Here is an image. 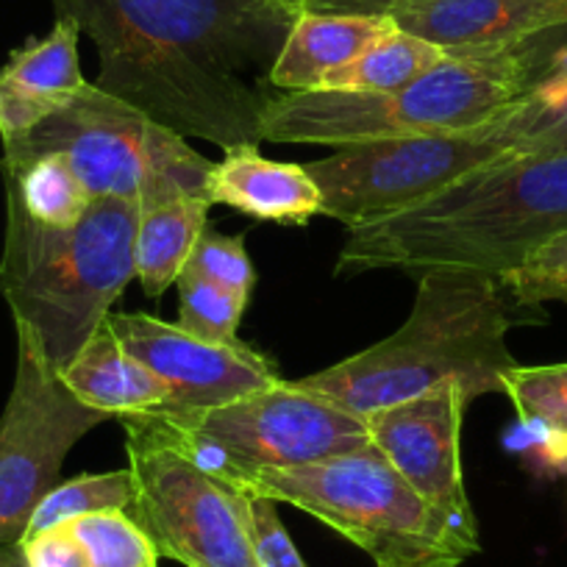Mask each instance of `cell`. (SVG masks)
<instances>
[{
	"label": "cell",
	"mask_w": 567,
	"mask_h": 567,
	"mask_svg": "<svg viewBox=\"0 0 567 567\" xmlns=\"http://www.w3.org/2000/svg\"><path fill=\"white\" fill-rule=\"evenodd\" d=\"M184 270L198 272V276L209 278L212 284H220L226 290L245 298H250L256 287L254 261L245 250L243 237H226V234H217L212 228H204Z\"/></svg>",
	"instance_id": "4316f807"
},
{
	"label": "cell",
	"mask_w": 567,
	"mask_h": 567,
	"mask_svg": "<svg viewBox=\"0 0 567 567\" xmlns=\"http://www.w3.org/2000/svg\"><path fill=\"white\" fill-rule=\"evenodd\" d=\"M59 375L81 403L112 420L125 414L159 412L167 406V386L140 359L131 357L109 334L106 326L84 342V348Z\"/></svg>",
	"instance_id": "ac0fdd59"
},
{
	"label": "cell",
	"mask_w": 567,
	"mask_h": 567,
	"mask_svg": "<svg viewBox=\"0 0 567 567\" xmlns=\"http://www.w3.org/2000/svg\"><path fill=\"white\" fill-rule=\"evenodd\" d=\"M209 200L278 226H307L320 215V189L303 165L265 159L254 145L226 151L223 162H215Z\"/></svg>",
	"instance_id": "2e32d148"
},
{
	"label": "cell",
	"mask_w": 567,
	"mask_h": 567,
	"mask_svg": "<svg viewBox=\"0 0 567 567\" xmlns=\"http://www.w3.org/2000/svg\"><path fill=\"white\" fill-rule=\"evenodd\" d=\"M567 231V154L509 156L423 204L348 228L337 276L467 267L501 276Z\"/></svg>",
	"instance_id": "7a4b0ae2"
},
{
	"label": "cell",
	"mask_w": 567,
	"mask_h": 567,
	"mask_svg": "<svg viewBox=\"0 0 567 567\" xmlns=\"http://www.w3.org/2000/svg\"><path fill=\"white\" fill-rule=\"evenodd\" d=\"M545 3H550V7L561 9V12H565V14H567V0H545Z\"/></svg>",
	"instance_id": "4dcf8cb0"
},
{
	"label": "cell",
	"mask_w": 567,
	"mask_h": 567,
	"mask_svg": "<svg viewBox=\"0 0 567 567\" xmlns=\"http://www.w3.org/2000/svg\"><path fill=\"white\" fill-rule=\"evenodd\" d=\"M45 154L64 156L92 198L134 200L142 209L182 195L209 200L215 162L198 154L187 136L90 81L62 112L3 145V165Z\"/></svg>",
	"instance_id": "8992f818"
},
{
	"label": "cell",
	"mask_w": 567,
	"mask_h": 567,
	"mask_svg": "<svg viewBox=\"0 0 567 567\" xmlns=\"http://www.w3.org/2000/svg\"><path fill=\"white\" fill-rule=\"evenodd\" d=\"M134 501L128 515L159 556L184 567H259L250 543V495L206 471L159 412L125 414Z\"/></svg>",
	"instance_id": "ba28073f"
},
{
	"label": "cell",
	"mask_w": 567,
	"mask_h": 567,
	"mask_svg": "<svg viewBox=\"0 0 567 567\" xmlns=\"http://www.w3.org/2000/svg\"><path fill=\"white\" fill-rule=\"evenodd\" d=\"M0 567H9V565H7V561H0Z\"/></svg>",
	"instance_id": "d6a6232c"
},
{
	"label": "cell",
	"mask_w": 567,
	"mask_h": 567,
	"mask_svg": "<svg viewBox=\"0 0 567 567\" xmlns=\"http://www.w3.org/2000/svg\"><path fill=\"white\" fill-rule=\"evenodd\" d=\"M250 543L259 567H309L284 528L276 501L250 495Z\"/></svg>",
	"instance_id": "83f0119b"
},
{
	"label": "cell",
	"mask_w": 567,
	"mask_h": 567,
	"mask_svg": "<svg viewBox=\"0 0 567 567\" xmlns=\"http://www.w3.org/2000/svg\"><path fill=\"white\" fill-rule=\"evenodd\" d=\"M14 550L23 567H90V556L70 523L23 537Z\"/></svg>",
	"instance_id": "f1b7e54d"
},
{
	"label": "cell",
	"mask_w": 567,
	"mask_h": 567,
	"mask_svg": "<svg viewBox=\"0 0 567 567\" xmlns=\"http://www.w3.org/2000/svg\"><path fill=\"white\" fill-rule=\"evenodd\" d=\"M3 184L25 215L45 226H73L90 209L92 198L70 162L59 154L34 156L23 165H3Z\"/></svg>",
	"instance_id": "7402d4cb"
},
{
	"label": "cell",
	"mask_w": 567,
	"mask_h": 567,
	"mask_svg": "<svg viewBox=\"0 0 567 567\" xmlns=\"http://www.w3.org/2000/svg\"><path fill=\"white\" fill-rule=\"evenodd\" d=\"M90 556V567H159L154 539L128 512H97L70 520Z\"/></svg>",
	"instance_id": "d4e9b609"
},
{
	"label": "cell",
	"mask_w": 567,
	"mask_h": 567,
	"mask_svg": "<svg viewBox=\"0 0 567 567\" xmlns=\"http://www.w3.org/2000/svg\"><path fill=\"white\" fill-rule=\"evenodd\" d=\"M303 171L320 189V215L348 228L384 220L423 204L465 178L504 159L489 125L451 134L401 136L331 148Z\"/></svg>",
	"instance_id": "30bf717a"
},
{
	"label": "cell",
	"mask_w": 567,
	"mask_h": 567,
	"mask_svg": "<svg viewBox=\"0 0 567 567\" xmlns=\"http://www.w3.org/2000/svg\"><path fill=\"white\" fill-rule=\"evenodd\" d=\"M212 200L182 195L140 212L134 237L136 281L148 298H162L187 267L204 234Z\"/></svg>",
	"instance_id": "d6986e66"
},
{
	"label": "cell",
	"mask_w": 567,
	"mask_h": 567,
	"mask_svg": "<svg viewBox=\"0 0 567 567\" xmlns=\"http://www.w3.org/2000/svg\"><path fill=\"white\" fill-rule=\"evenodd\" d=\"M504 395L515 406L523 429L539 443L543 460L559 465L567 456V362L539 368L517 364L506 375Z\"/></svg>",
	"instance_id": "44dd1931"
},
{
	"label": "cell",
	"mask_w": 567,
	"mask_h": 567,
	"mask_svg": "<svg viewBox=\"0 0 567 567\" xmlns=\"http://www.w3.org/2000/svg\"><path fill=\"white\" fill-rule=\"evenodd\" d=\"M178 290V323L184 331L217 346H239V320H243L248 298L226 290L220 284L184 270L176 281Z\"/></svg>",
	"instance_id": "cb8c5ba5"
},
{
	"label": "cell",
	"mask_w": 567,
	"mask_h": 567,
	"mask_svg": "<svg viewBox=\"0 0 567 567\" xmlns=\"http://www.w3.org/2000/svg\"><path fill=\"white\" fill-rule=\"evenodd\" d=\"M556 467H559V471H561V473H567V456H565V460H561V462H559V465H556Z\"/></svg>",
	"instance_id": "1f68e13d"
},
{
	"label": "cell",
	"mask_w": 567,
	"mask_h": 567,
	"mask_svg": "<svg viewBox=\"0 0 567 567\" xmlns=\"http://www.w3.org/2000/svg\"><path fill=\"white\" fill-rule=\"evenodd\" d=\"M445 56L443 48L420 40L409 31L392 29L381 34L368 51L326 79L323 90L331 92H395L432 70ZM318 92V90H315Z\"/></svg>",
	"instance_id": "ffe728a7"
},
{
	"label": "cell",
	"mask_w": 567,
	"mask_h": 567,
	"mask_svg": "<svg viewBox=\"0 0 567 567\" xmlns=\"http://www.w3.org/2000/svg\"><path fill=\"white\" fill-rule=\"evenodd\" d=\"M301 12L362 14V18H398L423 0H296Z\"/></svg>",
	"instance_id": "f546056e"
},
{
	"label": "cell",
	"mask_w": 567,
	"mask_h": 567,
	"mask_svg": "<svg viewBox=\"0 0 567 567\" xmlns=\"http://www.w3.org/2000/svg\"><path fill=\"white\" fill-rule=\"evenodd\" d=\"M109 334L167 386L171 412L209 409L278 384L276 364L250 346H217L145 312H109Z\"/></svg>",
	"instance_id": "4fadbf2b"
},
{
	"label": "cell",
	"mask_w": 567,
	"mask_h": 567,
	"mask_svg": "<svg viewBox=\"0 0 567 567\" xmlns=\"http://www.w3.org/2000/svg\"><path fill=\"white\" fill-rule=\"evenodd\" d=\"M142 206L95 198L73 226H45L7 195L0 296L56 373L103 326L136 278L134 237Z\"/></svg>",
	"instance_id": "5b68a950"
},
{
	"label": "cell",
	"mask_w": 567,
	"mask_h": 567,
	"mask_svg": "<svg viewBox=\"0 0 567 567\" xmlns=\"http://www.w3.org/2000/svg\"><path fill=\"white\" fill-rule=\"evenodd\" d=\"M512 303L537 309L548 301L567 303V231L534 248L520 265L498 276Z\"/></svg>",
	"instance_id": "484cf974"
},
{
	"label": "cell",
	"mask_w": 567,
	"mask_h": 567,
	"mask_svg": "<svg viewBox=\"0 0 567 567\" xmlns=\"http://www.w3.org/2000/svg\"><path fill=\"white\" fill-rule=\"evenodd\" d=\"M159 414L206 471L237 489L265 471L312 465L370 443L364 417L284 379L220 406Z\"/></svg>",
	"instance_id": "9c48e42d"
},
{
	"label": "cell",
	"mask_w": 567,
	"mask_h": 567,
	"mask_svg": "<svg viewBox=\"0 0 567 567\" xmlns=\"http://www.w3.org/2000/svg\"><path fill=\"white\" fill-rule=\"evenodd\" d=\"M18 329V370L0 414V548H18L31 512L59 484L64 460L84 434L112 420L81 403L40 346Z\"/></svg>",
	"instance_id": "8fae6325"
},
{
	"label": "cell",
	"mask_w": 567,
	"mask_h": 567,
	"mask_svg": "<svg viewBox=\"0 0 567 567\" xmlns=\"http://www.w3.org/2000/svg\"><path fill=\"white\" fill-rule=\"evenodd\" d=\"M548 45L550 31L498 51H445L395 92H287L261 114V142L346 148L478 128L532 90Z\"/></svg>",
	"instance_id": "277c9868"
},
{
	"label": "cell",
	"mask_w": 567,
	"mask_h": 567,
	"mask_svg": "<svg viewBox=\"0 0 567 567\" xmlns=\"http://www.w3.org/2000/svg\"><path fill=\"white\" fill-rule=\"evenodd\" d=\"M392 23L443 51H498L561 29L567 14L545 0H423Z\"/></svg>",
	"instance_id": "9a60e30c"
},
{
	"label": "cell",
	"mask_w": 567,
	"mask_h": 567,
	"mask_svg": "<svg viewBox=\"0 0 567 567\" xmlns=\"http://www.w3.org/2000/svg\"><path fill=\"white\" fill-rule=\"evenodd\" d=\"M471 398L460 386H440L425 395L364 414L370 443L390 460L403 482L432 506L467 554L482 550L478 523L462 471V423Z\"/></svg>",
	"instance_id": "7c38bea8"
},
{
	"label": "cell",
	"mask_w": 567,
	"mask_h": 567,
	"mask_svg": "<svg viewBox=\"0 0 567 567\" xmlns=\"http://www.w3.org/2000/svg\"><path fill=\"white\" fill-rule=\"evenodd\" d=\"M131 501H134V482H131L128 467L112 473H84V476L56 484L37 504L23 537L62 526L75 517L97 515V512H128Z\"/></svg>",
	"instance_id": "603a6c76"
},
{
	"label": "cell",
	"mask_w": 567,
	"mask_h": 567,
	"mask_svg": "<svg viewBox=\"0 0 567 567\" xmlns=\"http://www.w3.org/2000/svg\"><path fill=\"white\" fill-rule=\"evenodd\" d=\"M390 29V18L301 12L270 70L272 90L278 95L323 90L331 73L362 56Z\"/></svg>",
	"instance_id": "e0dca14e"
},
{
	"label": "cell",
	"mask_w": 567,
	"mask_h": 567,
	"mask_svg": "<svg viewBox=\"0 0 567 567\" xmlns=\"http://www.w3.org/2000/svg\"><path fill=\"white\" fill-rule=\"evenodd\" d=\"M506 298L493 272L429 267L417 272L412 312L395 334L296 384L359 417L449 384L471 401L504 395L506 375L517 368L506 346Z\"/></svg>",
	"instance_id": "3957f363"
},
{
	"label": "cell",
	"mask_w": 567,
	"mask_h": 567,
	"mask_svg": "<svg viewBox=\"0 0 567 567\" xmlns=\"http://www.w3.org/2000/svg\"><path fill=\"white\" fill-rule=\"evenodd\" d=\"M243 493L318 517L373 556L375 567H460L471 559L373 443L312 465L265 471Z\"/></svg>",
	"instance_id": "52a82bcc"
},
{
	"label": "cell",
	"mask_w": 567,
	"mask_h": 567,
	"mask_svg": "<svg viewBox=\"0 0 567 567\" xmlns=\"http://www.w3.org/2000/svg\"><path fill=\"white\" fill-rule=\"evenodd\" d=\"M81 29L75 20L56 18L40 40L25 42L0 68V142L20 140L34 125L62 112L86 79L79 62Z\"/></svg>",
	"instance_id": "5bb4252c"
},
{
	"label": "cell",
	"mask_w": 567,
	"mask_h": 567,
	"mask_svg": "<svg viewBox=\"0 0 567 567\" xmlns=\"http://www.w3.org/2000/svg\"><path fill=\"white\" fill-rule=\"evenodd\" d=\"M95 42L97 81L182 136L223 151L261 142L270 70L296 0H53Z\"/></svg>",
	"instance_id": "6da1fadb"
}]
</instances>
